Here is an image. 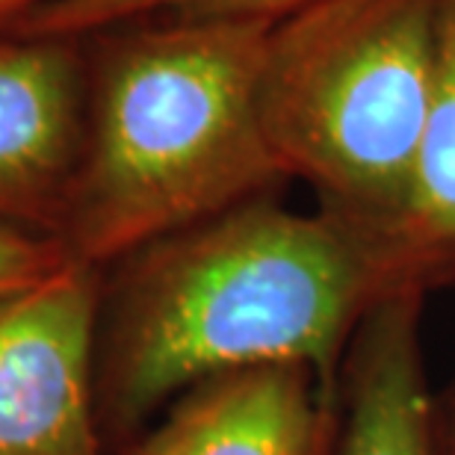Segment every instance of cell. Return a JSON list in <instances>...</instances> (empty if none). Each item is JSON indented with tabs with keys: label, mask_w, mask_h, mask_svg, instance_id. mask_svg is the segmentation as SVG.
I'll list each match as a JSON object with an SVG mask.
<instances>
[{
	"label": "cell",
	"mask_w": 455,
	"mask_h": 455,
	"mask_svg": "<svg viewBox=\"0 0 455 455\" xmlns=\"http://www.w3.org/2000/svg\"><path fill=\"white\" fill-rule=\"evenodd\" d=\"M116 267L98 331V414L116 452L189 387L236 370L302 363L338 403L372 307L429 296L385 234L272 196Z\"/></svg>",
	"instance_id": "1"
},
{
	"label": "cell",
	"mask_w": 455,
	"mask_h": 455,
	"mask_svg": "<svg viewBox=\"0 0 455 455\" xmlns=\"http://www.w3.org/2000/svg\"><path fill=\"white\" fill-rule=\"evenodd\" d=\"M394 245L426 290L455 278V0H443L432 107Z\"/></svg>",
	"instance_id": "8"
},
{
	"label": "cell",
	"mask_w": 455,
	"mask_h": 455,
	"mask_svg": "<svg viewBox=\"0 0 455 455\" xmlns=\"http://www.w3.org/2000/svg\"><path fill=\"white\" fill-rule=\"evenodd\" d=\"M320 0H57L15 27L21 39H75L154 18H245L281 21Z\"/></svg>",
	"instance_id": "9"
},
{
	"label": "cell",
	"mask_w": 455,
	"mask_h": 455,
	"mask_svg": "<svg viewBox=\"0 0 455 455\" xmlns=\"http://www.w3.org/2000/svg\"><path fill=\"white\" fill-rule=\"evenodd\" d=\"M441 15L443 0H320L267 39L260 113L284 178L390 243L432 107Z\"/></svg>",
	"instance_id": "3"
},
{
	"label": "cell",
	"mask_w": 455,
	"mask_h": 455,
	"mask_svg": "<svg viewBox=\"0 0 455 455\" xmlns=\"http://www.w3.org/2000/svg\"><path fill=\"white\" fill-rule=\"evenodd\" d=\"M334 417L314 370L269 363L189 387L118 455H329Z\"/></svg>",
	"instance_id": "6"
},
{
	"label": "cell",
	"mask_w": 455,
	"mask_h": 455,
	"mask_svg": "<svg viewBox=\"0 0 455 455\" xmlns=\"http://www.w3.org/2000/svg\"><path fill=\"white\" fill-rule=\"evenodd\" d=\"M57 4V0H0V27L6 24H21L24 18H30L39 9Z\"/></svg>",
	"instance_id": "12"
},
{
	"label": "cell",
	"mask_w": 455,
	"mask_h": 455,
	"mask_svg": "<svg viewBox=\"0 0 455 455\" xmlns=\"http://www.w3.org/2000/svg\"><path fill=\"white\" fill-rule=\"evenodd\" d=\"M101 305V269L77 260L0 302V455H107Z\"/></svg>",
	"instance_id": "4"
},
{
	"label": "cell",
	"mask_w": 455,
	"mask_h": 455,
	"mask_svg": "<svg viewBox=\"0 0 455 455\" xmlns=\"http://www.w3.org/2000/svg\"><path fill=\"white\" fill-rule=\"evenodd\" d=\"M275 21L154 18L127 24L98 75L60 240L107 269L284 178L260 113Z\"/></svg>",
	"instance_id": "2"
},
{
	"label": "cell",
	"mask_w": 455,
	"mask_h": 455,
	"mask_svg": "<svg viewBox=\"0 0 455 455\" xmlns=\"http://www.w3.org/2000/svg\"><path fill=\"white\" fill-rule=\"evenodd\" d=\"M68 263L71 254L57 234L0 222V302L42 284Z\"/></svg>",
	"instance_id": "10"
},
{
	"label": "cell",
	"mask_w": 455,
	"mask_h": 455,
	"mask_svg": "<svg viewBox=\"0 0 455 455\" xmlns=\"http://www.w3.org/2000/svg\"><path fill=\"white\" fill-rule=\"evenodd\" d=\"M423 302V293L387 299L355 334L329 455H438L420 343Z\"/></svg>",
	"instance_id": "7"
},
{
	"label": "cell",
	"mask_w": 455,
	"mask_h": 455,
	"mask_svg": "<svg viewBox=\"0 0 455 455\" xmlns=\"http://www.w3.org/2000/svg\"><path fill=\"white\" fill-rule=\"evenodd\" d=\"M86 140L68 39L0 42V222L60 234Z\"/></svg>",
	"instance_id": "5"
},
{
	"label": "cell",
	"mask_w": 455,
	"mask_h": 455,
	"mask_svg": "<svg viewBox=\"0 0 455 455\" xmlns=\"http://www.w3.org/2000/svg\"><path fill=\"white\" fill-rule=\"evenodd\" d=\"M435 432H438V455H455V381L435 403Z\"/></svg>",
	"instance_id": "11"
}]
</instances>
